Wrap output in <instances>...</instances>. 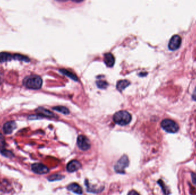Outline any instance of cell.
I'll use <instances>...</instances> for the list:
<instances>
[{
	"label": "cell",
	"mask_w": 196,
	"mask_h": 195,
	"mask_svg": "<svg viewBox=\"0 0 196 195\" xmlns=\"http://www.w3.org/2000/svg\"><path fill=\"white\" fill-rule=\"evenodd\" d=\"M2 81H3V77H2V74H1V73H0V84L2 82Z\"/></svg>",
	"instance_id": "obj_25"
},
{
	"label": "cell",
	"mask_w": 196,
	"mask_h": 195,
	"mask_svg": "<svg viewBox=\"0 0 196 195\" xmlns=\"http://www.w3.org/2000/svg\"><path fill=\"white\" fill-rule=\"evenodd\" d=\"M104 61L107 67H112L115 63V58L111 53H107L105 54Z\"/></svg>",
	"instance_id": "obj_12"
},
{
	"label": "cell",
	"mask_w": 196,
	"mask_h": 195,
	"mask_svg": "<svg viewBox=\"0 0 196 195\" xmlns=\"http://www.w3.org/2000/svg\"><path fill=\"white\" fill-rule=\"evenodd\" d=\"M181 44V38L178 35H174L170 39L169 43V48L171 50H175L179 48Z\"/></svg>",
	"instance_id": "obj_7"
},
{
	"label": "cell",
	"mask_w": 196,
	"mask_h": 195,
	"mask_svg": "<svg viewBox=\"0 0 196 195\" xmlns=\"http://www.w3.org/2000/svg\"><path fill=\"white\" fill-rule=\"evenodd\" d=\"M32 170L34 173L38 175L45 174L49 172L48 167L41 163H34V164H32Z\"/></svg>",
	"instance_id": "obj_6"
},
{
	"label": "cell",
	"mask_w": 196,
	"mask_h": 195,
	"mask_svg": "<svg viewBox=\"0 0 196 195\" xmlns=\"http://www.w3.org/2000/svg\"><path fill=\"white\" fill-rule=\"evenodd\" d=\"M13 58H15V60H17L25 61V62H29L30 61L28 57H26L23 55H21V54H16L13 56Z\"/></svg>",
	"instance_id": "obj_18"
},
{
	"label": "cell",
	"mask_w": 196,
	"mask_h": 195,
	"mask_svg": "<svg viewBox=\"0 0 196 195\" xmlns=\"http://www.w3.org/2000/svg\"><path fill=\"white\" fill-rule=\"evenodd\" d=\"M191 175L192 181L196 186V173H191Z\"/></svg>",
	"instance_id": "obj_22"
},
{
	"label": "cell",
	"mask_w": 196,
	"mask_h": 195,
	"mask_svg": "<svg viewBox=\"0 0 196 195\" xmlns=\"http://www.w3.org/2000/svg\"><path fill=\"white\" fill-rule=\"evenodd\" d=\"M23 85L30 89L37 90L41 88L43 80L37 75H30L24 78Z\"/></svg>",
	"instance_id": "obj_1"
},
{
	"label": "cell",
	"mask_w": 196,
	"mask_h": 195,
	"mask_svg": "<svg viewBox=\"0 0 196 195\" xmlns=\"http://www.w3.org/2000/svg\"><path fill=\"white\" fill-rule=\"evenodd\" d=\"M64 178V177L63 176H62L60 175H58V174H55V175H53L49 176L48 177V180H49L50 181H55L61 180Z\"/></svg>",
	"instance_id": "obj_19"
},
{
	"label": "cell",
	"mask_w": 196,
	"mask_h": 195,
	"mask_svg": "<svg viewBox=\"0 0 196 195\" xmlns=\"http://www.w3.org/2000/svg\"><path fill=\"white\" fill-rule=\"evenodd\" d=\"M192 97H193V100H196V88L193 92V93L192 95Z\"/></svg>",
	"instance_id": "obj_24"
},
{
	"label": "cell",
	"mask_w": 196,
	"mask_h": 195,
	"mask_svg": "<svg viewBox=\"0 0 196 195\" xmlns=\"http://www.w3.org/2000/svg\"><path fill=\"white\" fill-rule=\"evenodd\" d=\"M129 85V81L126 80H123L118 81V82L117 83V85H116V88L119 91H122Z\"/></svg>",
	"instance_id": "obj_15"
},
{
	"label": "cell",
	"mask_w": 196,
	"mask_h": 195,
	"mask_svg": "<svg viewBox=\"0 0 196 195\" xmlns=\"http://www.w3.org/2000/svg\"><path fill=\"white\" fill-rule=\"evenodd\" d=\"M77 146L83 151L88 150L91 147V143L89 139L84 135H80L77 139Z\"/></svg>",
	"instance_id": "obj_5"
},
{
	"label": "cell",
	"mask_w": 196,
	"mask_h": 195,
	"mask_svg": "<svg viewBox=\"0 0 196 195\" xmlns=\"http://www.w3.org/2000/svg\"><path fill=\"white\" fill-rule=\"evenodd\" d=\"M113 120L116 124L123 126L129 124L131 120V116L127 111L120 110L115 113Z\"/></svg>",
	"instance_id": "obj_2"
},
{
	"label": "cell",
	"mask_w": 196,
	"mask_h": 195,
	"mask_svg": "<svg viewBox=\"0 0 196 195\" xmlns=\"http://www.w3.org/2000/svg\"><path fill=\"white\" fill-rule=\"evenodd\" d=\"M13 56L8 52L0 53V62H5L11 61Z\"/></svg>",
	"instance_id": "obj_14"
},
{
	"label": "cell",
	"mask_w": 196,
	"mask_h": 195,
	"mask_svg": "<svg viewBox=\"0 0 196 195\" xmlns=\"http://www.w3.org/2000/svg\"><path fill=\"white\" fill-rule=\"evenodd\" d=\"M81 167V164L80 162L73 160L68 162L67 165V169L69 172H74L79 170Z\"/></svg>",
	"instance_id": "obj_8"
},
{
	"label": "cell",
	"mask_w": 196,
	"mask_h": 195,
	"mask_svg": "<svg viewBox=\"0 0 196 195\" xmlns=\"http://www.w3.org/2000/svg\"><path fill=\"white\" fill-rule=\"evenodd\" d=\"M161 127L169 133H176L179 129V126L177 123L170 119L163 120L161 122Z\"/></svg>",
	"instance_id": "obj_3"
},
{
	"label": "cell",
	"mask_w": 196,
	"mask_h": 195,
	"mask_svg": "<svg viewBox=\"0 0 196 195\" xmlns=\"http://www.w3.org/2000/svg\"><path fill=\"white\" fill-rule=\"evenodd\" d=\"M129 160L127 156L123 155L122 157L116 163L114 166V169L117 173H123L124 172V169L129 166Z\"/></svg>",
	"instance_id": "obj_4"
},
{
	"label": "cell",
	"mask_w": 196,
	"mask_h": 195,
	"mask_svg": "<svg viewBox=\"0 0 196 195\" xmlns=\"http://www.w3.org/2000/svg\"><path fill=\"white\" fill-rule=\"evenodd\" d=\"M6 142L4 136L0 133V152L2 154L5 155V156L9 157L10 155H12V153H10L9 151H6Z\"/></svg>",
	"instance_id": "obj_10"
},
{
	"label": "cell",
	"mask_w": 196,
	"mask_h": 195,
	"mask_svg": "<svg viewBox=\"0 0 196 195\" xmlns=\"http://www.w3.org/2000/svg\"><path fill=\"white\" fill-rule=\"evenodd\" d=\"M53 110H55L58 112H59L60 113H62L63 114H68L69 113V110L67 109V108L64 106H55L53 108Z\"/></svg>",
	"instance_id": "obj_17"
},
{
	"label": "cell",
	"mask_w": 196,
	"mask_h": 195,
	"mask_svg": "<svg viewBox=\"0 0 196 195\" xmlns=\"http://www.w3.org/2000/svg\"><path fill=\"white\" fill-rule=\"evenodd\" d=\"M158 183V184H159L161 186L162 188V190L163 191V193H165L166 195H169V190H167V189L166 188V187H165V186L164 185V184H163V183L162 181V180H159Z\"/></svg>",
	"instance_id": "obj_20"
},
{
	"label": "cell",
	"mask_w": 196,
	"mask_h": 195,
	"mask_svg": "<svg viewBox=\"0 0 196 195\" xmlns=\"http://www.w3.org/2000/svg\"><path fill=\"white\" fill-rule=\"evenodd\" d=\"M97 85L99 88H105L108 84L105 81H99L97 82Z\"/></svg>",
	"instance_id": "obj_21"
},
{
	"label": "cell",
	"mask_w": 196,
	"mask_h": 195,
	"mask_svg": "<svg viewBox=\"0 0 196 195\" xmlns=\"http://www.w3.org/2000/svg\"><path fill=\"white\" fill-rule=\"evenodd\" d=\"M128 195H140L137 192H136L135 190H132L130 191L128 193Z\"/></svg>",
	"instance_id": "obj_23"
},
{
	"label": "cell",
	"mask_w": 196,
	"mask_h": 195,
	"mask_svg": "<svg viewBox=\"0 0 196 195\" xmlns=\"http://www.w3.org/2000/svg\"><path fill=\"white\" fill-rule=\"evenodd\" d=\"M67 189L77 195H81L83 193L82 188L77 183H73L69 184L67 186Z\"/></svg>",
	"instance_id": "obj_11"
},
{
	"label": "cell",
	"mask_w": 196,
	"mask_h": 195,
	"mask_svg": "<svg viewBox=\"0 0 196 195\" xmlns=\"http://www.w3.org/2000/svg\"><path fill=\"white\" fill-rule=\"evenodd\" d=\"M16 124L15 121H10L6 122L3 126V131L5 134H9L13 132V131L16 128Z\"/></svg>",
	"instance_id": "obj_9"
},
{
	"label": "cell",
	"mask_w": 196,
	"mask_h": 195,
	"mask_svg": "<svg viewBox=\"0 0 196 195\" xmlns=\"http://www.w3.org/2000/svg\"><path fill=\"white\" fill-rule=\"evenodd\" d=\"M60 71L62 72V74H64V75H66L67 76L69 77V78H72V80H73L75 81H77V76L75 75L74 74H73L71 71H68L66 69H60Z\"/></svg>",
	"instance_id": "obj_16"
},
{
	"label": "cell",
	"mask_w": 196,
	"mask_h": 195,
	"mask_svg": "<svg viewBox=\"0 0 196 195\" xmlns=\"http://www.w3.org/2000/svg\"><path fill=\"white\" fill-rule=\"evenodd\" d=\"M36 112L38 113L39 115L47 117H55V115L52 113L51 111L47 110H45L43 108H39L36 110Z\"/></svg>",
	"instance_id": "obj_13"
}]
</instances>
